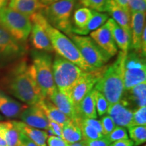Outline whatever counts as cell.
<instances>
[{
  "mask_svg": "<svg viewBox=\"0 0 146 146\" xmlns=\"http://www.w3.org/2000/svg\"><path fill=\"white\" fill-rule=\"evenodd\" d=\"M8 88L14 97L29 106L45 99L36 82L33 67L25 62L20 63L11 72Z\"/></svg>",
  "mask_w": 146,
  "mask_h": 146,
  "instance_id": "6da1fadb",
  "label": "cell"
},
{
  "mask_svg": "<svg viewBox=\"0 0 146 146\" xmlns=\"http://www.w3.org/2000/svg\"><path fill=\"white\" fill-rule=\"evenodd\" d=\"M127 55L120 51L114 62L108 66L101 78L95 85V89L104 96L109 106L119 102L123 97L124 67Z\"/></svg>",
  "mask_w": 146,
  "mask_h": 146,
  "instance_id": "7a4b0ae2",
  "label": "cell"
},
{
  "mask_svg": "<svg viewBox=\"0 0 146 146\" xmlns=\"http://www.w3.org/2000/svg\"><path fill=\"white\" fill-rule=\"evenodd\" d=\"M45 30L50 39L54 51H56L60 57L76 65L85 72L96 68L87 64L72 40L62 33L61 31L51 26L48 22L45 25Z\"/></svg>",
  "mask_w": 146,
  "mask_h": 146,
  "instance_id": "3957f363",
  "label": "cell"
},
{
  "mask_svg": "<svg viewBox=\"0 0 146 146\" xmlns=\"http://www.w3.org/2000/svg\"><path fill=\"white\" fill-rule=\"evenodd\" d=\"M52 69L57 89L70 100L73 87L84 70L60 56L56 58L52 64Z\"/></svg>",
  "mask_w": 146,
  "mask_h": 146,
  "instance_id": "277c9868",
  "label": "cell"
},
{
  "mask_svg": "<svg viewBox=\"0 0 146 146\" xmlns=\"http://www.w3.org/2000/svg\"><path fill=\"white\" fill-rule=\"evenodd\" d=\"M75 4L76 0H62L47 5L42 12L51 26L70 36L73 27L71 16Z\"/></svg>",
  "mask_w": 146,
  "mask_h": 146,
  "instance_id": "5b68a950",
  "label": "cell"
},
{
  "mask_svg": "<svg viewBox=\"0 0 146 146\" xmlns=\"http://www.w3.org/2000/svg\"><path fill=\"white\" fill-rule=\"evenodd\" d=\"M0 25L20 43L27 41L32 28L29 17L8 7L0 11Z\"/></svg>",
  "mask_w": 146,
  "mask_h": 146,
  "instance_id": "8992f818",
  "label": "cell"
},
{
  "mask_svg": "<svg viewBox=\"0 0 146 146\" xmlns=\"http://www.w3.org/2000/svg\"><path fill=\"white\" fill-rule=\"evenodd\" d=\"M32 66L42 94L48 98L57 89L53 75L52 57L44 52H35Z\"/></svg>",
  "mask_w": 146,
  "mask_h": 146,
  "instance_id": "52a82bcc",
  "label": "cell"
},
{
  "mask_svg": "<svg viewBox=\"0 0 146 146\" xmlns=\"http://www.w3.org/2000/svg\"><path fill=\"white\" fill-rule=\"evenodd\" d=\"M69 37L77 47L87 64L94 68L104 66L111 58L89 36L72 33Z\"/></svg>",
  "mask_w": 146,
  "mask_h": 146,
  "instance_id": "ba28073f",
  "label": "cell"
},
{
  "mask_svg": "<svg viewBox=\"0 0 146 146\" xmlns=\"http://www.w3.org/2000/svg\"><path fill=\"white\" fill-rule=\"evenodd\" d=\"M146 82L145 60L139 53H127L124 67L125 91Z\"/></svg>",
  "mask_w": 146,
  "mask_h": 146,
  "instance_id": "9c48e42d",
  "label": "cell"
},
{
  "mask_svg": "<svg viewBox=\"0 0 146 146\" xmlns=\"http://www.w3.org/2000/svg\"><path fill=\"white\" fill-rule=\"evenodd\" d=\"M108 66H104L100 68L85 72L84 71L76 82L72 92H71V102H72L76 112L82 100L94 89L96 84L101 78L106 71Z\"/></svg>",
  "mask_w": 146,
  "mask_h": 146,
  "instance_id": "30bf717a",
  "label": "cell"
},
{
  "mask_svg": "<svg viewBox=\"0 0 146 146\" xmlns=\"http://www.w3.org/2000/svg\"><path fill=\"white\" fill-rule=\"evenodd\" d=\"M42 11L36 12L29 17L32 23L31 31V42L36 50L45 52H52L54 49L45 30V25L47 21Z\"/></svg>",
  "mask_w": 146,
  "mask_h": 146,
  "instance_id": "8fae6325",
  "label": "cell"
},
{
  "mask_svg": "<svg viewBox=\"0 0 146 146\" xmlns=\"http://www.w3.org/2000/svg\"><path fill=\"white\" fill-rule=\"evenodd\" d=\"M20 117L27 125L36 129L48 130L50 120L39 103L27 106L21 113Z\"/></svg>",
  "mask_w": 146,
  "mask_h": 146,
  "instance_id": "7c38bea8",
  "label": "cell"
},
{
  "mask_svg": "<svg viewBox=\"0 0 146 146\" xmlns=\"http://www.w3.org/2000/svg\"><path fill=\"white\" fill-rule=\"evenodd\" d=\"M23 52L22 43L16 41L0 25V60L18 57Z\"/></svg>",
  "mask_w": 146,
  "mask_h": 146,
  "instance_id": "4fadbf2b",
  "label": "cell"
},
{
  "mask_svg": "<svg viewBox=\"0 0 146 146\" xmlns=\"http://www.w3.org/2000/svg\"><path fill=\"white\" fill-rule=\"evenodd\" d=\"M133 111L126 100L122 98L119 102L109 106L107 113L116 126L128 128L132 120Z\"/></svg>",
  "mask_w": 146,
  "mask_h": 146,
  "instance_id": "5bb4252c",
  "label": "cell"
},
{
  "mask_svg": "<svg viewBox=\"0 0 146 146\" xmlns=\"http://www.w3.org/2000/svg\"><path fill=\"white\" fill-rule=\"evenodd\" d=\"M90 37L110 57L116 56L118 53V47L106 23L100 28L91 32Z\"/></svg>",
  "mask_w": 146,
  "mask_h": 146,
  "instance_id": "9a60e30c",
  "label": "cell"
},
{
  "mask_svg": "<svg viewBox=\"0 0 146 146\" xmlns=\"http://www.w3.org/2000/svg\"><path fill=\"white\" fill-rule=\"evenodd\" d=\"M145 27V12L131 14V48L139 53L140 43Z\"/></svg>",
  "mask_w": 146,
  "mask_h": 146,
  "instance_id": "2e32d148",
  "label": "cell"
},
{
  "mask_svg": "<svg viewBox=\"0 0 146 146\" xmlns=\"http://www.w3.org/2000/svg\"><path fill=\"white\" fill-rule=\"evenodd\" d=\"M105 12L112 16V19L131 34V13L115 0H106Z\"/></svg>",
  "mask_w": 146,
  "mask_h": 146,
  "instance_id": "e0dca14e",
  "label": "cell"
},
{
  "mask_svg": "<svg viewBox=\"0 0 146 146\" xmlns=\"http://www.w3.org/2000/svg\"><path fill=\"white\" fill-rule=\"evenodd\" d=\"M106 24L112 33L116 46L121 52L127 54L131 48V34L118 25L112 18L108 19Z\"/></svg>",
  "mask_w": 146,
  "mask_h": 146,
  "instance_id": "ac0fdd59",
  "label": "cell"
},
{
  "mask_svg": "<svg viewBox=\"0 0 146 146\" xmlns=\"http://www.w3.org/2000/svg\"><path fill=\"white\" fill-rule=\"evenodd\" d=\"M27 107L0 90V112L6 117H18Z\"/></svg>",
  "mask_w": 146,
  "mask_h": 146,
  "instance_id": "d6986e66",
  "label": "cell"
},
{
  "mask_svg": "<svg viewBox=\"0 0 146 146\" xmlns=\"http://www.w3.org/2000/svg\"><path fill=\"white\" fill-rule=\"evenodd\" d=\"M8 5L9 8L28 17L46 7L40 0H9Z\"/></svg>",
  "mask_w": 146,
  "mask_h": 146,
  "instance_id": "ffe728a7",
  "label": "cell"
},
{
  "mask_svg": "<svg viewBox=\"0 0 146 146\" xmlns=\"http://www.w3.org/2000/svg\"><path fill=\"white\" fill-rule=\"evenodd\" d=\"M124 94H127V96L125 98H122L126 100L133 110L145 106L146 82L138 84L129 90H125Z\"/></svg>",
  "mask_w": 146,
  "mask_h": 146,
  "instance_id": "44dd1931",
  "label": "cell"
},
{
  "mask_svg": "<svg viewBox=\"0 0 146 146\" xmlns=\"http://www.w3.org/2000/svg\"><path fill=\"white\" fill-rule=\"evenodd\" d=\"M48 99L70 119L74 120L78 117L71 100L58 89L54 91L52 96L49 97Z\"/></svg>",
  "mask_w": 146,
  "mask_h": 146,
  "instance_id": "7402d4cb",
  "label": "cell"
},
{
  "mask_svg": "<svg viewBox=\"0 0 146 146\" xmlns=\"http://www.w3.org/2000/svg\"><path fill=\"white\" fill-rule=\"evenodd\" d=\"M95 94H96V89L94 88L82 100L77 109L78 118L96 119L98 117Z\"/></svg>",
  "mask_w": 146,
  "mask_h": 146,
  "instance_id": "603a6c76",
  "label": "cell"
},
{
  "mask_svg": "<svg viewBox=\"0 0 146 146\" xmlns=\"http://www.w3.org/2000/svg\"><path fill=\"white\" fill-rule=\"evenodd\" d=\"M15 123L19 131L28 137L38 146H47L48 133L46 132V131L32 127L26 125L23 122L15 121Z\"/></svg>",
  "mask_w": 146,
  "mask_h": 146,
  "instance_id": "cb8c5ba5",
  "label": "cell"
},
{
  "mask_svg": "<svg viewBox=\"0 0 146 146\" xmlns=\"http://www.w3.org/2000/svg\"><path fill=\"white\" fill-rule=\"evenodd\" d=\"M39 104L50 120H52L64 125L65 123L72 120L62 112H61L48 98H45L41 102H39Z\"/></svg>",
  "mask_w": 146,
  "mask_h": 146,
  "instance_id": "d4e9b609",
  "label": "cell"
},
{
  "mask_svg": "<svg viewBox=\"0 0 146 146\" xmlns=\"http://www.w3.org/2000/svg\"><path fill=\"white\" fill-rule=\"evenodd\" d=\"M108 19V14L93 10V16L87 26L82 29H73L72 32L73 34L78 35H86L89 33L94 31L104 25Z\"/></svg>",
  "mask_w": 146,
  "mask_h": 146,
  "instance_id": "484cf974",
  "label": "cell"
},
{
  "mask_svg": "<svg viewBox=\"0 0 146 146\" xmlns=\"http://www.w3.org/2000/svg\"><path fill=\"white\" fill-rule=\"evenodd\" d=\"M62 138L68 144L83 140L81 129L75 120H70L63 125Z\"/></svg>",
  "mask_w": 146,
  "mask_h": 146,
  "instance_id": "4316f807",
  "label": "cell"
},
{
  "mask_svg": "<svg viewBox=\"0 0 146 146\" xmlns=\"http://www.w3.org/2000/svg\"><path fill=\"white\" fill-rule=\"evenodd\" d=\"M93 16V10L87 8H79L73 14V29H82L85 28Z\"/></svg>",
  "mask_w": 146,
  "mask_h": 146,
  "instance_id": "83f0119b",
  "label": "cell"
},
{
  "mask_svg": "<svg viewBox=\"0 0 146 146\" xmlns=\"http://www.w3.org/2000/svg\"><path fill=\"white\" fill-rule=\"evenodd\" d=\"M5 129V139L7 146H16L21 131L16 126L15 121L3 122Z\"/></svg>",
  "mask_w": 146,
  "mask_h": 146,
  "instance_id": "f1b7e54d",
  "label": "cell"
},
{
  "mask_svg": "<svg viewBox=\"0 0 146 146\" xmlns=\"http://www.w3.org/2000/svg\"><path fill=\"white\" fill-rule=\"evenodd\" d=\"M74 120H75L81 129L83 140L97 139L102 138L104 137L102 133L98 132L94 127H91L83 122L81 118H77Z\"/></svg>",
  "mask_w": 146,
  "mask_h": 146,
  "instance_id": "f546056e",
  "label": "cell"
},
{
  "mask_svg": "<svg viewBox=\"0 0 146 146\" xmlns=\"http://www.w3.org/2000/svg\"><path fill=\"white\" fill-rule=\"evenodd\" d=\"M129 135L133 142V145L139 146L146 141L145 126H133L128 127Z\"/></svg>",
  "mask_w": 146,
  "mask_h": 146,
  "instance_id": "4dcf8cb0",
  "label": "cell"
},
{
  "mask_svg": "<svg viewBox=\"0 0 146 146\" xmlns=\"http://www.w3.org/2000/svg\"><path fill=\"white\" fill-rule=\"evenodd\" d=\"M104 137L110 143L115 141H120V140L129 139V135H128L127 131L126 130L125 127H119V126H116L112 132H110L109 134L105 135Z\"/></svg>",
  "mask_w": 146,
  "mask_h": 146,
  "instance_id": "1f68e13d",
  "label": "cell"
},
{
  "mask_svg": "<svg viewBox=\"0 0 146 146\" xmlns=\"http://www.w3.org/2000/svg\"><path fill=\"white\" fill-rule=\"evenodd\" d=\"M95 100H96V107L97 114L100 116H103L107 112L108 108V102L104 96L96 89L95 94Z\"/></svg>",
  "mask_w": 146,
  "mask_h": 146,
  "instance_id": "d6a6232c",
  "label": "cell"
},
{
  "mask_svg": "<svg viewBox=\"0 0 146 146\" xmlns=\"http://www.w3.org/2000/svg\"><path fill=\"white\" fill-rule=\"evenodd\" d=\"M146 125V107H141L133 111V118L129 127Z\"/></svg>",
  "mask_w": 146,
  "mask_h": 146,
  "instance_id": "836d02e7",
  "label": "cell"
},
{
  "mask_svg": "<svg viewBox=\"0 0 146 146\" xmlns=\"http://www.w3.org/2000/svg\"><path fill=\"white\" fill-rule=\"evenodd\" d=\"M79 1L85 8L99 12H105L106 0H79Z\"/></svg>",
  "mask_w": 146,
  "mask_h": 146,
  "instance_id": "e575fe53",
  "label": "cell"
},
{
  "mask_svg": "<svg viewBox=\"0 0 146 146\" xmlns=\"http://www.w3.org/2000/svg\"><path fill=\"white\" fill-rule=\"evenodd\" d=\"M128 6L131 14L133 12H145L146 0H128Z\"/></svg>",
  "mask_w": 146,
  "mask_h": 146,
  "instance_id": "d590c367",
  "label": "cell"
},
{
  "mask_svg": "<svg viewBox=\"0 0 146 146\" xmlns=\"http://www.w3.org/2000/svg\"><path fill=\"white\" fill-rule=\"evenodd\" d=\"M100 121H101L102 129H103V135L104 136L107 135L110 133L112 132L114 128L116 127V124L113 121L112 118L109 115L104 116Z\"/></svg>",
  "mask_w": 146,
  "mask_h": 146,
  "instance_id": "8d00e7d4",
  "label": "cell"
},
{
  "mask_svg": "<svg viewBox=\"0 0 146 146\" xmlns=\"http://www.w3.org/2000/svg\"><path fill=\"white\" fill-rule=\"evenodd\" d=\"M62 129L63 125H60V124L58 123H56L54 121H52V120H49L48 130L50 131L54 135H56V137L62 138Z\"/></svg>",
  "mask_w": 146,
  "mask_h": 146,
  "instance_id": "74e56055",
  "label": "cell"
},
{
  "mask_svg": "<svg viewBox=\"0 0 146 146\" xmlns=\"http://www.w3.org/2000/svg\"><path fill=\"white\" fill-rule=\"evenodd\" d=\"M87 146H110V143L105 137L93 140H83Z\"/></svg>",
  "mask_w": 146,
  "mask_h": 146,
  "instance_id": "f35d334b",
  "label": "cell"
},
{
  "mask_svg": "<svg viewBox=\"0 0 146 146\" xmlns=\"http://www.w3.org/2000/svg\"><path fill=\"white\" fill-rule=\"evenodd\" d=\"M48 146H68V144L63 139L56 136H50L47 139Z\"/></svg>",
  "mask_w": 146,
  "mask_h": 146,
  "instance_id": "ab89813d",
  "label": "cell"
},
{
  "mask_svg": "<svg viewBox=\"0 0 146 146\" xmlns=\"http://www.w3.org/2000/svg\"><path fill=\"white\" fill-rule=\"evenodd\" d=\"M81 118V120H83V122H84L85 124L94 127L95 129H96V130L98 131V132L103 134V129H102L101 121H100V120H98L96 119H91V118Z\"/></svg>",
  "mask_w": 146,
  "mask_h": 146,
  "instance_id": "60d3db41",
  "label": "cell"
},
{
  "mask_svg": "<svg viewBox=\"0 0 146 146\" xmlns=\"http://www.w3.org/2000/svg\"><path fill=\"white\" fill-rule=\"evenodd\" d=\"M16 146H38L36 143L29 139L28 137L25 135L23 133H20L19 139Z\"/></svg>",
  "mask_w": 146,
  "mask_h": 146,
  "instance_id": "b9f144b4",
  "label": "cell"
},
{
  "mask_svg": "<svg viewBox=\"0 0 146 146\" xmlns=\"http://www.w3.org/2000/svg\"><path fill=\"white\" fill-rule=\"evenodd\" d=\"M139 54L142 56L145 57L146 54V28L143 31V35H142L141 43H140V50Z\"/></svg>",
  "mask_w": 146,
  "mask_h": 146,
  "instance_id": "7bdbcfd3",
  "label": "cell"
},
{
  "mask_svg": "<svg viewBox=\"0 0 146 146\" xmlns=\"http://www.w3.org/2000/svg\"><path fill=\"white\" fill-rule=\"evenodd\" d=\"M110 146H133V142L132 140L127 139L113 142L112 143H110Z\"/></svg>",
  "mask_w": 146,
  "mask_h": 146,
  "instance_id": "ee69618b",
  "label": "cell"
},
{
  "mask_svg": "<svg viewBox=\"0 0 146 146\" xmlns=\"http://www.w3.org/2000/svg\"><path fill=\"white\" fill-rule=\"evenodd\" d=\"M0 146H7L5 139V129L3 122H0Z\"/></svg>",
  "mask_w": 146,
  "mask_h": 146,
  "instance_id": "f6af8a7d",
  "label": "cell"
},
{
  "mask_svg": "<svg viewBox=\"0 0 146 146\" xmlns=\"http://www.w3.org/2000/svg\"><path fill=\"white\" fill-rule=\"evenodd\" d=\"M62 1V0H40V1H41L43 5H45V6L53 4V3L58 2V1Z\"/></svg>",
  "mask_w": 146,
  "mask_h": 146,
  "instance_id": "bcb514c9",
  "label": "cell"
},
{
  "mask_svg": "<svg viewBox=\"0 0 146 146\" xmlns=\"http://www.w3.org/2000/svg\"><path fill=\"white\" fill-rule=\"evenodd\" d=\"M68 146H87L86 144H85V141L83 140H81V141L75 142V143H69L68 144Z\"/></svg>",
  "mask_w": 146,
  "mask_h": 146,
  "instance_id": "7dc6e473",
  "label": "cell"
},
{
  "mask_svg": "<svg viewBox=\"0 0 146 146\" xmlns=\"http://www.w3.org/2000/svg\"><path fill=\"white\" fill-rule=\"evenodd\" d=\"M8 1L9 0H0V11L5 7H7V5L8 4Z\"/></svg>",
  "mask_w": 146,
  "mask_h": 146,
  "instance_id": "c3c4849f",
  "label": "cell"
},
{
  "mask_svg": "<svg viewBox=\"0 0 146 146\" xmlns=\"http://www.w3.org/2000/svg\"><path fill=\"white\" fill-rule=\"evenodd\" d=\"M3 119V117L2 116H1V114H0V121H1V120H2Z\"/></svg>",
  "mask_w": 146,
  "mask_h": 146,
  "instance_id": "681fc988",
  "label": "cell"
}]
</instances>
